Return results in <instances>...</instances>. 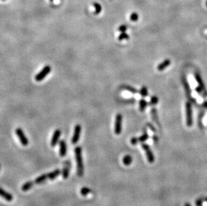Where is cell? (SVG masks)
Instances as JSON below:
<instances>
[{
    "instance_id": "836d02e7",
    "label": "cell",
    "mask_w": 207,
    "mask_h": 206,
    "mask_svg": "<svg viewBox=\"0 0 207 206\" xmlns=\"http://www.w3.org/2000/svg\"><path fill=\"white\" fill-rule=\"evenodd\" d=\"M152 139H153L154 142H156H156H157V141H158V137H157L156 135H154V136H153V137H152Z\"/></svg>"
},
{
    "instance_id": "44dd1931",
    "label": "cell",
    "mask_w": 207,
    "mask_h": 206,
    "mask_svg": "<svg viewBox=\"0 0 207 206\" xmlns=\"http://www.w3.org/2000/svg\"><path fill=\"white\" fill-rule=\"evenodd\" d=\"M148 138H149V135L148 134H147V131L145 130V131H143V135L138 138V141L140 142H143L146 141H147V139H148Z\"/></svg>"
},
{
    "instance_id": "cb8c5ba5",
    "label": "cell",
    "mask_w": 207,
    "mask_h": 206,
    "mask_svg": "<svg viewBox=\"0 0 207 206\" xmlns=\"http://www.w3.org/2000/svg\"><path fill=\"white\" fill-rule=\"evenodd\" d=\"M157 102H158V98H157L156 96H153L151 97L150 101V105L154 106L157 105Z\"/></svg>"
},
{
    "instance_id": "30bf717a",
    "label": "cell",
    "mask_w": 207,
    "mask_h": 206,
    "mask_svg": "<svg viewBox=\"0 0 207 206\" xmlns=\"http://www.w3.org/2000/svg\"><path fill=\"white\" fill-rule=\"evenodd\" d=\"M0 196L8 201H12L13 200V196L9 193L5 191L4 189L0 187Z\"/></svg>"
},
{
    "instance_id": "9c48e42d",
    "label": "cell",
    "mask_w": 207,
    "mask_h": 206,
    "mask_svg": "<svg viewBox=\"0 0 207 206\" xmlns=\"http://www.w3.org/2000/svg\"><path fill=\"white\" fill-rule=\"evenodd\" d=\"M60 135H61V131L60 129H57L53 133V135H52V137L51 139V146L52 147H55L56 145H57V142H58L59 139H60Z\"/></svg>"
},
{
    "instance_id": "7402d4cb",
    "label": "cell",
    "mask_w": 207,
    "mask_h": 206,
    "mask_svg": "<svg viewBox=\"0 0 207 206\" xmlns=\"http://www.w3.org/2000/svg\"><path fill=\"white\" fill-rule=\"evenodd\" d=\"M93 7L95 8V14H100L101 10H102L101 5L99 4H98V3H94Z\"/></svg>"
},
{
    "instance_id": "1f68e13d",
    "label": "cell",
    "mask_w": 207,
    "mask_h": 206,
    "mask_svg": "<svg viewBox=\"0 0 207 206\" xmlns=\"http://www.w3.org/2000/svg\"><path fill=\"white\" fill-rule=\"evenodd\" d=\"M196 206H203L202 199H198L196 201Z\"/></svg>"
},
{
    "instance_id": "7c38bea8",
    "label": "cell",
    "mask_w": 207,
    "mask_h": 206,
    "mask_svg": "<svg viewBox=\"0 0 207 206\" xmlns=\"http://www.w3.org/2000/svg\"><path fill=\"white\" fill-rule=\"evenodd\" d=\"M67 154V144L64 140L60 141V155L61 157H64Z\"/></svg>"
},
{
    "instance_id": "8d00e7d4",
    "label": "cell",
    "mask_w": 207,
    "mask_h": 206,
    "mask_svg": "<svg viewBox=\"0 0 207 206\" xmlns=\"http://www.w3.org/2000/svg\"><path fill=\"white\" fill-rule=\"evenodd\" d=\"M206 6H207V0H206Z\"/></svg>"
},
{
    "instance_id": "ffe728a7",
    "label": "cell",
    "mask_w": 207,
    "mask_h": 206,
    "mask_svg": "<svg viewBox=\"0 0 207 206\" xmlns=\"http://www.w3.org/2000/svg\"><path fill=\"white\" fill-rule=\"evenodd\" d=\"M121 88L125 89V90H126V91H127L130 92L131 93H132V94H137V93L138 92V91L136 88L132 87V86H129V85H123Z\"/></svg>"
},
{
    "instance_id": "ac0fdd59",
    "label": "cell",
    "mask_w": 207,
    "mask_h": 206,
    "mask_svg": "<svg viewBox=\"0 0 207 206\" xmlns=\"http://www.w3.org/2000/svg\"><path fill=\"white\" fill-rule=\"evenodd\" d=\"M147 106V102L145 99H141L139 101V107L140 111L141 112H143L146 110V108Z\"/></svg>"
},
{
    "instance_id": "603a6c76",
    "label": "cell",
    "mask_w": 207,
    "mask_h": 206,
    "mask_svg": "<svg viewBox=\"0 0 207 206\" xmlns=\"http://www.w3.org/2000/svg\"><path fill=\"white\" fill-rule=\"evenodd\" d=\"M140 94H141V96H142V97H146V96H147V94H148V92H147V88L145 86H143L142 87V88L140 89Z\"/></svg>"
},
{
    "instance_id": "4316f807",
    "label": "cell",
    "mask_w": 207,
    "mask_h": 206,
    "mask_svg": "<svg viewBox=\"0 0 207 206\" xmlns=\"http://www.w3.org/2000/svg\"><path fill=\"white\" fill-rule=\"evenodd\" d=\"M90 192H91V189H90L89 188H88V187H83L81 189V194L82 195H83V196H85V195H87V194H89Z\"/></svg>"
},
{
    "instance_id": "f35d334b",
    "label": "cell",
    "mask_w": 207,
    "mask_h": 206,
    "mask_svg": "<svg viewBox=\"0 0 207 206\" xmlns=\"http://www.w3.org/2000/svg\"><path fill=\"white\" fill-rule=\"evenodd\" d=\"M50 1H53V0H50Z\"/></svg>"
},
{
    "instance_id": "6da1fadb",
    "label": "cell",
    "mask_w": 207,
    "mask_h": 206,
    "mask_svg": "<svg viewBox=\"0 0 207 206\" xmlns=\"http://www.w3.org/2000/svg\"><path fill=\"white\" fill-rule=\"evenodd\" d=\"M75 156L77 163V175L82 177L84 174V165L82 157V149L81 147H77L74 149Z\"/></svg>"
},
{
    "instance_id": "d6a6232c",
    "label": "cell",
    "mask_w": 207,
    "mask_h": 206,
    "mask_svg": "<svg viewBox=\"0 0 207 206\" xmlns=\"http://www.w3.org/2000/svg\"><path fill=\"white\" fill-rule=\"evenodd\" d=\"M196 92L197 93H198V94H201V92H202V91H203V89L201 88V87H200V86H198V87H196Z\"/></svg>"
},
{
    "instance_id": "74e56055",
    "label": "cell",
    "mask_w": 207,
    "mask_h": 206,
    "mask_svg": "<svg viewBox=\"0 0 207 206\" xmlns=\"http://www.w3.org/2000/svg\"><path fill=\"white\" fill-rule=\"evenodd\" d=\"M206 202H207V198L206 199Z\"/></svg>"
},
{
    "instance_id": "52a82bcc",
    "label": "cell",
    "mask_w": 207,
    "mask_h": 206,
    "mask_svg": "<svg viewBox=\"0 0 207 206\" xmlns=\"http://www.w3.org/2000/svg\"><path fill=\"white\" fill-rule=\"evenodd\" d=\"M182 84L184 85V87H185L187 97H188L189 99L191 100L192 101H193L195 103H196V100L191 97V91H190V85H189L188 81H187V79L185 77V76H183V78H182Z\"/></svg>"
},
{
    "instance_id": "7a4b0ae2",
    "label": "cell",
    "mask_w": 207,
    "mask_h": 206,
    "mask_svg": "<svg viewBox=\"0 0 207 206\" xmlns=\"http://www.w3.org/2000/svg\"><path fill=\"white\" fill-rule=\"evenodd\" d=\"M186 117L187 127H192L193 125V115L192 105L190 102H186Z\"/></svg>"
},
{
    "instance_id": "d4e9b609",
    "label": "cell",
    "mask_w": 207,
    "mask_h": 206,
    "mask_svg": "<svg viewBox=\"0 0 207 206\" xmlns=\"http://www.w3.org/2000/svg\"><path fill=\"white\" fill-rule=\"evenodd\" d=\"M129 38V35L126 34V32H121V34L119 36V37H118V39H119V41H122L123 39H128Z\"/></svg>"
},
{
    "instance_id": "f546056e",
    "label": "cell",
    "mask_w": 207,
    "mask_h": 206,
    "mask_svg": "<svg viewBox=\"0 0 207 206\" xmlns=\"http://www.w3.org/2000/svg\"><path fill=\"white\" fill-rule=\"evenodd\" d=\"M130 141H131V143L133 145H136L137 143V142H139V141H138V138H137V137H132Z\"/></svg>"
},
{
    "instance_id": "d6986e66",
    "label": "cell",
    "mask_w": 207,
    "mask_h": 206,
    "mask_svg": "<svg viewBox=\"0 0 207 206\" xmlns=\"http://www.w3.org/2000/svg\"><path fill=\"white\" fill-rule=\"evenodd\" d=\"M132 157H131V156L129 155H126L123 159V163L125 165L128 166L131 164V163H132Z\"/></svg>"
},
{
    "instance_id": "4dcf8cb0",
    "label": "cell",
    "mask_w": 207,
    "mask_h": 206,
    "mask_svg": "<svg viewBox=\"0 0 207 206\" xmlns=\"http://www.w3.org/2000/svg\"><path fill=\"white\" fill-rule=\"evenodd\" d=\"M147 126L150 128V129L152 131L154 132H156V128L154 127V126L152 125V124H151V123H147Z\"/></svg>"
},
{
    "instance_id": "d590c367",
    "label": "cell",
    "mask_w": 207,
    "mask_h": 206,
    "mask_svg": "<svg viewBox=\"0 0 207 206\" xmlns=\"http://www.w3.org/2000/svg\"><path fill=\"white\" fill-rule=\"evenodd\" d=\"M185 206H191V205H190L189 203H186V204H185Z\"/></svg>"
},
{
    "instance_id": "ba28073f",
    "label": "cell",
    "mask_w": 207,
    "mask_h": 206,
    "mask_svg": "<svg viewBox=\"0 0 207 206\" xmlns=\"http://www.w3.org/2000/svg\"><path fill=\"white\" fill-rule=\"evenodd\" d=\"M81 132V126L80 125H77L74 127V135L73 137L72 138V143L76 144L78 141L80 139Z\"/></svg>"
},
{
    "instance_id": "8fae6325",
    "label": "cell",
    "mask_w": 207,
    "mask_h": 206,
    "mask_svg": "<svg viewBox=\"0 0 207 206\" xmlns=\"http://www.w3.org/2000/svg\"><path fill=\"white\" fill-rule=\"evenodd\" d=\"M171 64V61L169 59H166L165 60H164L162 63H160V64H158L157 66V70H158L159 71H163L164 69H166V68L168 67V66L170 65Z\"/></svg>"
},
{
    "instance_id": "484cf974",
    "label": "cell",
    "mask_w": 207,
    "mask_h": 206,
    "mask_svg": "<svg viewBox=\"0 0 207 206\" xmlns=\"http://www.w3.org/2000/svg\"><path fill=\"white\" fill-rule=\"evenodd\" d=\"M69 175V167L68 166H65L63 169V172H62V177L64 179H67Z\"/></svg>"
},
{
    "instance_id": "8992f818",
    "label": "cell",
    "mask_w": 207,
    "mask_h": 206,
    "mask_svg": "<svg viewBox=\"0 0 207 206\" xmlns=\"http://www.w3.org/2000/svg\"><path fill=\"white\" fill-rule=\"evenodd\" d=\"M16 133L19 139V141L21 142V143L22 145L24 146H27L28 145V139L27 137L25 135L24 131H22V129L21 128H18L16 130Z\"/></svg>"
},
{
    "instance_id": "277c9868",
    "label": "cell",
    "mask_w": 207,
    "mask_h": 206,
    "mask_svg": "<svg viewBox=\"0 0 207 206\" xmlns=\"http://www.w3.org/2000/svg\"><path fill=\"white\" fill-rule=\"evenodd\" d=\"M142 147L144 150V151L146 152V155L147 157V159L150 163H153L155 161V157H154V155L153 152L152 151V149H151L150 146L146 144V143H142Z\"/></svg>"
},
{
    "instance_id": "3957f363",
    "label": "cell",
    "mask_w": 207,
    "mask_h": 206,
    "mask_svg": "<svg viewBox=\"0 0 207 206\" xmlns=\"http://www.w3.org/2000/svg\"><path fill=\"white\" fill-rule=\"evenodd\" d=\"M51 71V67L49 65L45 66L44 67L42 68V70L38 73V74L36 75L35 76V80L37 82H40L42 80H44L46 76H47L49 73Z\"/></svg>"
},
{
    "instance_id": "5bb4252c",
    "label": "cell",
    "mask_w": 207,
    "mask_h": 206,
    "mask_svg": "<svg viewBox=\"0 0 207 206\" xmlns=\"http://www.w3.org/2000/svg\"><path fill=\"white\" fill-rule=\"evenodd\" d=\"M151 116H152L153 121L155 122L159 126V127H160V122L158 121V117H157V111L156 108H153L152 110H151Z\"/></svg>"
},
{
    "instance_id": "9a60e30c",
    "label": "cell",
    "mask_w": 207,
    "mask_h": 206,
    "mask_svg": "<svg viewBox=\"0 0 207 206\" xmlns=\"http://www.w3.org/2000/svg\"><path fill=\"white\" fill-rule=\"evenodd\" d=\"M61 173V171L60 169H57V170H55L54 171H52L50 173L47 174L48 175V178L51 179V180H53L55 178H57L58 176Z\"/></svg>"
},
{
    "instance_id": "e575fe53",
    "label": "cell",
    "mask_w": 207,
    "mask_h": 206,
    "mask_svg": "<svg viewBox=\"0 0 207 206\" xmlns=\"http://www.w3.org/2000/svg\"><path fill=\"white\" fill-rule=\"evenodd\" d=\"M202 106H203V107H205L206 108H207V101H204L203 103H202Z\"/></svg>"
},
{
    "instance_id": "2e32d148",
    "label": "cell",
    "mask_w": 207,
    "mask_h": 206,
    "mask_svg": "<svg viewBox=\"0 0 207 206\" xmlns=\"http://www.w3.org/2000/svg\"><path fill=\"white\" fill-rule=\"evenodd\" d=\"M34 184V182H32V181L26 182L24 185H22V190L23 191H27L29 190V189H30L33 187Z\"/></svg>"
},
{
    "instance_id": "5b68a950",
    "label": "cell",
    "mask_w": 207,
    "mask_h": 206,
    "mask_svg": "<svg viewBox=\"0 0 207 206\" xmlns=\"http://www.w3.org/2000/svg\"><path fill=\"white\" fill-rule=\"evenodd\" d=\"M122 115L117 114L116 117V122H115V132L116 135H119L122 130Z\"/></svg>"
},
{
    "instance_id": "4fadbf2b",
    "label": "cell",
    "mask_w": 207,
    "mask_h": 206,
    "mask_svg": "<svg viewBox=\"0 0 207 206\" xmlns=\"http://www.w3.org/2000/svg\"><path fill=\"white\" fill-rule=\"evenodd\" d=\"M195 78L196 81L197 82V83H198V86H200V87H201L203 90H205V84H204V82H203L202 80V78H201V76H200V74H198V73H195Z\"/></svg>"
},
{
    "instance_id": "83f0119b",
    "label": "cell",
    "mask_w": 207,
    "mask_h": 206,
    "mask_svg": "<svg viewBox=\"0 0 207 206\" xmlns=\"http://www.w3.org/2000/svg\"><path fill=\"white\" fill-rule=\"evenodd\" d=\"M138 18H139V15L137 14L136 12H133L130 15V20L132 22H136L138 20Z\"/></svg>"
},
{
    "instance_id": "ab89813d",
    "label": "cell",
    "mask_w": 207,
    "mask_h": 206,
    "mask_svg": "<svg viewBox=\"0 0 207 206\" xmlns=\"http://www.w3.org/2000/svg\"><path fill=\"white\" fill-rule=\"evenodd\" d=\"M3 1H5V0H3Z\"/></svg>"
},
{
    "instance_id": "f1b7e54d",
    "label": "cell",
    "mask_w": 207,
    "mask_h": 206,
    "mask_svg": "<svg viewBox=\"0 0 207 206\" xmlns=\"http://www.w3.org/2000/svg\"><path fill=\"white\" fill-rule=\"evenodd\" d=\"M127 29V28L126 25H121L119 26V28H118V31L120 32H126Z\"/></svg>"
},
{
    "instance_id": "e0dca14e",
    "label": "cell",
    "mask_w": 207,
    "mask_h": 206,
    "mask_svg": "<svg viewBox=\"0 0 207 206\" xmlns=\"http://www.w3.org/2000/svg\"><path fill=\"white\" fill-rule=\"evenodd\" d=\"M47 179H48V175L47 174H43L40 176H39L38 177L35 179L34 184H40L42 183H43L47 180Z\"/></svg>"
}]
</instances>
